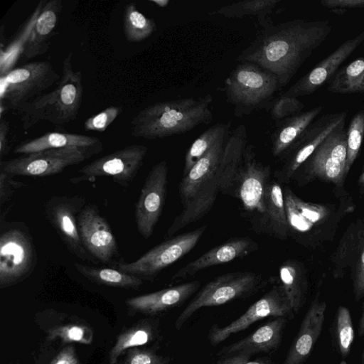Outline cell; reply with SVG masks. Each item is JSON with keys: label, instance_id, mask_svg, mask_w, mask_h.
I'll return each mask as SVG.
<instances>
[{"label": "cell", "instance_id": "1", "mask_svg": "<svg viewBox=\"0 0 364 364\" xmlns=\"http://www.w3.org/2000/svg\"><path fill=\"white\" fill-rule=\"evenodd\" d=\"M332 31L328 20L294 19L261 28L237 60L255 63L286 86Z\"/></svg>", "mask_w": 364, "mask_h": 364}, {"label": "cell", "instance_id": "2", "mask_svg": "<svg viewBox=\"0 0 364 364\" xmlns=\"http://www.w3.org/2000/svg\"><path fill=\"white\" fill-rule=\"evenodd\" d=\"M211 95L159 102L140 110L132 119L131 134L156 139L186 133L213 118Z\"/></svg>", "mask_w": 364, "mask_h": 364}, {"label": "cell", "instance_id": "3", "mask_svg": "<svg viewBox=\"0 0 364 364\" xmlns=\"http://www.w3.org/2000/svg\"><path fill=\"white\" fill-rule=\"evenodd\" d=\"M284 199L289 236L312 249L332 241L342 220L355 208L348 194L340 197L338 204H320L304 201L291 189L285 188Z\"/></svg>", "mask_w": 364, "mask_h": 364}, {"label": "cell", "instance_id": "4", "mask_svg": "<svg viewBox=\"0 0 364 364\" xmlns=\"http://www.w3.org/2000/svg\"><path fill=\"white\" fill-rule=\"evenodd\" d=\"M72 53L63 61L62 75L55 89L45 92L16 111L22 127L28 130L40 121L51 123L55 129L76 119L83 95L82 76L72 65Z\"/></svg>", "mask_w": 364, "mask_h": 364}, {"label": "cell", "instance_id": "5", "mask_svg": "<svg viewBox=\"0 0 364 364\" xmlns=\"http://www.w3.org/2000/svg\"><path fill=\"white\" fill-rule=\"evenodd\" d=\"M278 79L269 71L249 62H241L231 71L225 83L227 101L237 117L269 109L280 88Z\"/></svg>", "mask_w": 364, "mask_h": 364}, {"label": "cell", "instance_id": "6", "mask_svg": "<svg viewBox=\"0 0 364 364\" xmlns=\"http://www.w3.org/2000/svg\"><path fill=\"white\" fill-rule=\"evenodd\" d=\"M346 121L340 124L318 146L297 171L299 183L305 185L314 180L332 183L340 197L348 194L344 188L347 176Z\"/></svg>", "mask_w": 364, "mask_h": 364}, {"label": "cell", "instance_id": "7", "mask_svg": "<svg viewBox=\"0 0 364 364\" xmlns=\"http://www.w3.org/2000/svg\"><path fill=\"white\" fill-rule=\"evenodd\" d=\"M264 284L260 275L251 272H231L217 277L203 286L183 309L175 322L176 330H181L200 309L249 297L257 292Z\"/></svg>", "mask_w": 364, "mask_h": 364}, {"label": "cell", "instance_id": "8", "mask_svg": "<svg viewBox=\"0 0 364 364\" xmlns=\"http://www.w3.org/2000/svg\"><path fill=\"white\" fill-rule=\"evenodd\" d=\"M60 79L48 61H35L13 68L1 77V104L16 112L44 94Z\"/></svg>", "mask_w": 364, "mask_h": 364}, {"label": "cell", "instance_id": "9", "mask_svg": "<svg viewBox=\"0 0 364 364\" xmlns=\"http://www.w3.org/2000/svg\"><path fill=\"white\" fill-rule=\"evenodd\" d=\"M201 226L193 231L177 235L155 246L136 261L117 262L114 269L144 279H151L161 270L187 255L197 245L206 230Z\"/></svg>", "mask_w": 364, "mask_h": 364}, {"label": "cell", "instance_id": "10", "mask_svg": "<svg viewBox=\"0 0 364 364\" xmlns=\"http://www.w3.org/2000/svg\"><path fill=\"white\" fill-rule=\"evenodd\" d=\"M99 152L68 147L43 150L0 163V170L11 176H48L78 164Z\"/></svg>", "mask_w": 364, "mask_h": 364}, {"label": "cell", "instance_id": "11", "mask_svg": "<svg viewBox=\"0 0 364 364\" xmlns=\"http://www.w3.org/2000/svg\"><path fill=\"white\" fill-rule=\"evenodd\" d=\"M36 264L35 247L27 232L14 228L1 233V288L23 280L34 270Z\"/></svg>", "mask_w": 364, "mask_h": 364}, {"label": "cell", "instance_id": "12", "mask_svg": "<svg viewBox=\"0 0 364 364\" xmlns=\"http://www.w3.org/2000/svg\"><path fill=\"white\" fill-rule=\"evenodd\" d=\"M290 303L281 284L274 286L252 304L240 316L220 327L213 324L208 334L209 343L215 346L234 333L245 331L255 322L267 318L294 317Z\"/></svg>", "mask_w": 364, "mask_h": 364}, {"label": "cell", "instance_id": "13", "mask_svg": "<svg viewBox=\"0 0 364 364\" xmlns=\"http://www.w3.org/2000/svg\"><path fill=\"white\" fill-rule=\"evenodd\" d=\"M348 111L327 113L317 117L282 156L284 164L278 173L289 181L322 141L342 122Z\"/></svg>", "mask_w": 364, "mask_h": 364}, {"label": "cell", "instance_id": "14", "mask_svg": "<svg viewBox=\"0 0 364 364\" xmlns=\"http://www.w3.org/2000/svg\"><path fill=\"white\" fill-rule=\"evenodd\" d=\"M168 164L161 161L146 178L135 207V222L140 235L149 238L160 218L165 202Z\"/></svg>", "mask_w": 364, "mask_h": 364}, {"label": "cell", "instance_id": "15", "mask_svg": "<svg viewBox=\"0 0 364 364\" xmlns=\"http://www.w3.org/2000/svg\"><path fill=\"white\" fill-rule=\"evenodd\" d=\"M148 147L141 144L125 146L84 166L79 172L85 177L109 176L127 186L141 167Z\"/></svg>", "mask_w": 364, "mask_h": 364}, {"label": "cell", "instance_id": "16", "mask_svg": "<svg viewBox=\"0 0 364 364\" xmlns=\"http://www.w3.org/2000/svg\"><path fill=\"white\" fill-rule=\"evenodd\" d=\"M83 200L79 197L55 196L46 203V216L69 251L83 261L96 262L85 249L78 231L77 216Z\"/></svg>", "mask_w": 364, "mask_h": 364}, {"label": "cell", "instance_id": "17", "mask_svg": "<svg viewBox=\"0 0 364 364\" xmlns=\"http://www.w3.org/2000/svg\"><path fill=\"white\" fill-rule=\"evenodd\" d=\"M82 243L90 255L103 263L110 262L117 253V245L112 230L93 205H85L77 216Z\"/></svg>", "mask_w": 364, "mask_h": 364}, {"label": "cell", "instance_id": "18", "mask_svg": "<svg viewBox=\"0 0 364 364\" xmlns=\"http://www.w3.org/2000/svg\"><path fill=\"white\" fill-rule=\"evenodd\" d=\"M364 42V29L346 40L333 53L318 62L309 72L293 84L282 95L298 98L315 92L340 68L341 64Z\"/></svg>", "mask_w": 364, "mask_h": 364}, {"label": "cell", "instance_id": "19", "mask_svg": "<svg viewBox=\"0 0 364 364\" xmlns=\"http://www.w3.org/2000/svg\"><path fill=\"white\" fill-rule=\"evenodd\" d=\"M270 174V167L257 161L253 146L247 145L234 196L245 210L264 214V196Z\"/></svg>", "mask_w": 364, "mask_h": 364}, {"label": "cell", "instance_id": "20", "mask_svg": "<svg viewBox=\"0 0 364 364\" xmlns=\"http://www.w3.org/2000/svg\"><path fill=\"white\" fill-rule=\"evenodd\" d=\"M287 319L272 318L244 338L224 346L217 355L223 357L240 354L252 357L258 353L275 352L281 344Z\"/></svg>", "mask_w": 364, "mask_h": 364}, {"label": "cell", "instance_id": "21", "mask_svg": "<svg viewBox=\"0 0 364 364\" xmlns=\"http://www.w3.org/2000/svg\"><path fill=\"white\" fill-rule=\"evenodd\" d=\"M326 304L318 293L307 310L284 364H302L309 358L319 338L325 320Z\"/></svg>", "mask_w": 364, "mask_h": 364}, {"label": "cell", "instance_id": "22", "mask_svg": "<svg viewBox=\"0 0 364 364\" xmlns=\"http://www.w3.org/2000/svg\"><path fill=\"white\" fill-rule=\"evenodd\" d=\"M257 248V244L248 237H238L215 247L197 259L178 269L171 281H181L193 277L208 267L223 264L242 257Z\"/></svg>", "mask_w": 364, "mask_h": 364}, {"label": "cell", "instance_id": "23", "mask_svg": "<svg viewBox=\"0 0 364 364\" xmlns=\"http://www.w3.org/2000/svg\"><path fill=\"white\" fill-rule=\"evenodd\" d=\"M247 146V134L244 124H240L230 134L225 142L216 176L220 191L235 196L244 154Z\"/></svg>", "mask_w": 364, "mask_h": 364}, {"label": "cell", "instance_id": "24", "mask_svg": "<svg viewBox=\"0 0 364 364\" xmlns=\"http://www.w3.org/2000/svg\"><path fill=\"white\" fill-rule=\"evenodd\" d=\"M199 281H192L158 291L130 298L126 303L140 312L154 314L177 307L192 296L200 287Z\"/></svg>", "mask_w": 364, "mask_h": 364}, {"label": "cell", "instance_id": "25", "mask_svg": "<svg viewBox=\"0 0 364 364\" xmlns=\"http://www.w3.org/2000/svg\"><path fill=\"white\" fill-rule=\"evenodd\" d=\"M226 136L219 139L193 165L188 173L183 176L179 185V195L183 207L198 193L208 180L215 174L225 145Z\"/></svg>", "mask_w": 364, "mask_h": 364}, {"label": "cell", "instance_id": "26", "mask_svg": "<svg viewBox=\"0 0 364 364\" xmlns=\"http://www.w3.org/2000/svg\"><path fill=\"white\" fill-rule=\"evenodd\" d=\"M63 4L62 0L46 1L23 48L22 58L29 60L48 51L50 40L55 33Z\"/></svg>", "mask_w": 364, "mask_h": 364}, {"label": "cell", "instance_id": "27", "mask_svg": "<svg viewBox=\"0 0 364 364\" xmlns=\"http://www.w3.org/2000/svg\"><path fill=\"white\" fill-rule=\"evenodd\" d=\"M364 250V219L352 222L331 256L332 275L334 279L343 278L352 269Z\"/></svg>", "mask_w": 364, "mask_h": 364}, {"label": "cell", "instance_id": "28", "mask_svg": "<svg viewBox=\"0 0 364 364\" xmlns=\"http://www.w3.org/2000/svg\"><path fill=\"white\" fill-rule=\"evenodd\" d=\"M75 147L100 152L102 141L97 137L65 132H48L38 137L21 143L14 150V154H29L43 150Z\"/></svg>", "mask_w": 364, "mask_h": 364}, {"label": "cell", "instance_id": "29", "mask_svg": "<svg viewBox=\"0 0 364 364\" xmlns=\"http://www.w3.org/2000/svg\"><path fill=\"white\" fill-rule=\"evenodd\" d=\"M322 109V106L318 105L276 122L271 135L273 156H282L318 117Z\"/></svg>", "mask_w": 364, "mask_h": 364}, {"label": "cell", "instance_id": "30", "mask_svg": "<svg viewBox=\"0 0 364 364\" xmlns=\"http://www.w3.org/2000/svg\"><path fill=\"white\" fill-rule=\"evenodd\" d=\"M220 191L215 174L208 180L198 193L185 205L183 210L174 219L164 235L169 239L178 231L203 217L213 207Z\"/></svg>", "mask_w": 364, "mask_h": 364}, {"label": "cell", "instance_id": "31", "mask_svg": "<svg viewBox=\"0 0 364 364\" xmlns=\"http://www.w3.org/2000/svg\"><path fill=\"white\" fill-rule=\"evenodd\" d=\"M281 285L294 314L305 304L308 282L304 265L298 261L287 260L279 267Z\"/></svg>", "mask_w": 364, "mask_h": 364}, {"label": "cell", "instance_id": "32", "mask_svg": "<svg viewBox=\"0 0 364 364\" xmlns=\"http://www.w3.org/2000/svg\"><path fill=\"white\" fill-rule=\"evenodd\" d=\"M264 217L274 235L281 240L289 236V225L284 199V192L280 185L269 182L264 196Z\"/></svg>", "mask_w": 364, "mask_h": 364}, {"label": "cell", "instance_id": "33", "mask_svg": "<svg viewBox=\"0 0 364 364\" xmlns=\"http://www.w3.org/2000/svg\"><path fill=\"white\" fill-rule=\"evenodd\" d=\"M280 2L281 0H245L223 6L212 14L230 18L256 16L260 27L264 28L274 24L271 15Z\"/></svg>", "mask_w": 364, "mask_h": 364}, {"label": "cell", "instance_id": "34", "mask_svg": "<svg viewBox=\"0 0 364 364\" xmlns=\"http://www.w3.org/2000/svg\"><path fill=\"white\" fill-rule=\"evenodd\" d=\"M327 90L336 94L364 92V58L340 68L327 82Z\"/></svg>", "mask_w": 364, "mask_h": 364}, {"label": "cell", "instance_id": "35", "mask_svg": "<svg viewBox=\"0 0 364 364\" xmlns=\"http://www.w3.org/2000/svg\"><path fill=\"white\" fill-rule=\"evenodd\" d=\"M76 269L87 279L109 287L138 289L142 284L141 278L114 268H102L75 262Z\"/></svg>", "mask_w": 364, "mask_h": 364}, {"label": "cell", "instance_id": "36", "mask_svg": "<svg viewBox=\"0 0 364 364\" xmlns=\"http://www.w3.org/2000/svg\"><path fill=\"white\" fill-rule=\"evenodd\" d=\"M46 1L38 2L29 18L24 22L18 33L14 36L5 49H1L0 74L1 77L6 75L16 64L18 58L21 56L23 48L28 39L35 22L41 13Z\"/></svg>", "mask_w": 364, "mask_h": 364}, {"label": "cell", "instance_id": "37", "mask_svg": "<svg viewBox=\"0 0 364 364\" xmlns=\"http://www.w3.org/2000/svg\"><path fill=\"white\" fill-rule=\"evenodd\" d=\"M156 25L136 8L132 2L126 5L123 14V31L128 42H141L151 36L156 31Z\"/></svg>", "mask_w": 364, "mask_h": 364}, {"label": "cell", "instance_id": "38", "mask_svg": "<svg viewBox=\"0 0 364 364\" xmlns=\"http://www.w3.org/2000/svg\"><path fill=\"white\" fill-rule=\"evenodd\" d=\"M230 127V122L218 123L203 132L192 143L188 149L184 161L183 176L188 173L193 165L201 159L221 138L226 136Z\"/></svg>", "mask_w": 364, "mask_h": 364}, {"label": "cell", "instance_id": "39", "mask_svg": "<svg viewBox=\"0 0 364 364\" xmlns=\"http://www.w3.org/2000/svg\"><path fill=\"white\" fill-rule=\"evenodd\" d=\"M155 335L149 323L134 327L121 333L109 353V363L115 364L118 357L127 348L144 345L151 341Z\"/></svg>", "mask_w": 364, "mask_h": 364}, {"label": "cell", "instance_id": "40", "mask_svg": "<svg viewBox=\"0 0 364 364\" xmlns=\"http://www.w3.org/2000/svg\"><path fill=\"white\" fill-rule=\"evenodd\" d=\"M333 336L338 352L347 356L354 341V329L348 309L340 306L336 311L333 323Z\"/></svg>", "mask_w": 364, "mask_h": 364}, {"label": "cell", "instance_id": "41", "mask_svg": "<svg viewBox=\"0 0 364 364\" xmlns=\"http://www.w3.org/2000/svg\"><path fill=\"white\" fill-rule=\"evenodd\" d=\"M364 137V109L358 112L351 119L346 130V173L348 174L360 151Z\"/></svg>", "mask_w": 364, "mask_h": 364}, {"label": "cell", "instance_id": "42", "mask_svg": "<svg viewBox=\"0 0 364 364\" xmlns=\"http://www.w3.org/2000/svg\"><path fill=\"white\" fill-rule=\"evenodd\" d=\"M304 103L298 98L281 95L274 99L269 108L273 120L278 122L302 112Z\"/></svg>", "mask_w": 364, "mask_h": 364}, {"label": "cell", "instance_id": "43", "mask_svg": "<svg viewBox=\"0 0 364 364\" xmlns=\"http://www.w3.org/2000/svg\"><path fill=\"white\" fill-rule=\"evenodd\" d=\"M122 107L109 106L102 112L87 118L84 122V128L88 131L105 132L122 113Z\"/></svg>", "mask_w": 364, "mask_h": 364}, {"label": "cell", "instance_id": "44", "mask_svg": "<svg viewBox=\"0 0 364 364\" xmlns=\"http://www.w3.org/2000/svg\"><path fill=\"white\" fill-rule=\"evenodd\" d=\"M170 358L156 354L150 350H131L124 364H168Z\"/></svg>", "mask_w": 364, "mask_h": 364}, {"label": "cell", "instance_id": "45", "mask_svg": "<svg viewBox=\"0 0 364 364\" xmlns=\"http://www.w3.org/2000/svg\"><path fill=\"white\" fill-rule=\"evenodd\" d=\"M353 293L357 301L364 296V250L350 269Z\"/></svg>", "mask_w": 364, "mask_h": 364}, {"label": "cell", "instance_id": "46", "mask_svg": "<svg viewBox=\"0 0 364 364\" xmlns=\"http://www.w3.org/2000/svg\"><path fill=\"white\" fill-rule=\"evenodd\" d=\"M320 4L337 14H343L348 10L364 8V0H322Z\"/></svg>", "mask_w": 364, "mask_h": 364}, {"label": "cell", "instance_id": "47", "mask_svg": "<svg viewBox=\"0 0 364 364\" xmlns=\"http://www.w3.org/2000/svg\"><path fill=\"white\" fill-rule=\"evenodd\" d=\"M84 328L77 326H68L51 331L50 336L60 337L64 341H77L86 343L84 339Z\"/></svg>", "mask_w": 364, "mask_h": 364}, {"label": "cell", "instance_id": "48", "mask_svg": "<svg viewBox=\"0 0 364 364\" xmlns=\"http://www.w3.org/2000/svg\"><path fill=\"white\" fill-rule=\"evenodd\" d=\"M12 176L6 172L0 171V203L1 205L6 202L12 196L15 190L23 186L22 182L12 179Z\"/></svg>", "mask_w": 364, "mask_h": 364}, {"label": "cell", "instance_id": "49", "mask_svg": "<svg viewBox=\"0 0 364 364\" xmlns=\"http://www.w3.org/2000/svg\"><path fill=\"white\" fill-rule=\"evenodd\" d=\"M250 356L245 355H232L223 356L218 359L217 364H273L267 358H260L256 360H250Z\"/></svg>", "mask_w": 364, "mask_h": 364}, {"label": "cell", "instance_id": "50", "mask_svg": "<svg viewBox=\"0 0 364 364\" xmlns=\"http://www.w3.org/2000/svg\"><path fill=\"white\" fill-rule=\"evenodd\" d=\"M50 364H80L73 346L63 349Z\"/></svg>", "mask_w": 364, "mask_h": 364}, {"label": "cell", "instance_id": "51", "mask_svg": "<svg viewBox=\"0 0 364 364\" xmlns=\"http://www.w3.org/2000/svg\"><path fill=\"white\" fill-rule=\"evenodd\" d=\"M9 131V122L1 118L0 122V156L7 154L9 151L8 134Z\"/></svg>", "mask_w": 364, "mask_h": 364}, {"label": "cell", "instance_id": "52", "mask_svg": "<svg viewBox=\"0 0 364 364\" xmlns=\"http://www.w3.org/2000/svg\"><path fill=\"white\" fill-rule=\"evenodd\" d=\"M149 1L160 8H165L168 6L170 3L169 0H149Z\"/></svg>", "mask_w": 364, "mask_h": 364}, {"label": "cell", "instance_id": "53", "mask_svg": "<svg viewBox=\"0 0 364 364\" xmlns=\"http://www.w3.org/2000/svg\"><path fill=\"white\" fill-rule=\"evenodd\" d=\"M358 332L359 336H363L364 335V308L359 321Z\"/></svg>", "mask_w": 364, "mask_h": 364}, {"label": "cell", "instance_id": "54", "mask_svg": "<svg viewBox=\"0 0 364 364\" xmlns=\"http://www.w3.org/2000/svg\"><path fill=\"white\" fill-rule=\"evenodd\" d=\"M358 186L360 188V191L363 193L364 192V166H363V170L360 174V176L358 178Z\"/></svg>", "mask_w": 364, "mask_h": 364}, {"label": "cell", "instance_id": "55", "mask_svg": "<svg viewBox=\"0 0 364 364\" xmlns=\"http://www.w3.org/2000/svg\"><path fill=\"white\" fill-rule=\"evenodd\" d=\"M360 364H364V349H363V354H362L361 363Z\"/></svg>", "mask_w": 364, "mask_h": 364}]
</instances>
